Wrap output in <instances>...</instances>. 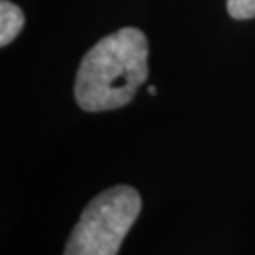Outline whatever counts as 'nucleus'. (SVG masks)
Listing matches in <instances>:
<instances>
[{
    "label": "nucleus",
    "mask_w": 255,
    "mask_h": 255,
    "mask_svg": "<svg viewBox=\"0 0 255 255\" xmlns=\"http://www.w3.org/2000/svg\"><path fill=\"white\" fill-rule=\"evenodd\" d=\"M147 78V40L134 27L99 40L83 55L74 95L85 112H108L127 106Z\"/></svg>",
    "instance_id": "1"
},
{
    "label": "nucleus",
    "mask_w": 255,
    "mask_h": 255,
    "mask_svg": "<svg viewBox=\"0 0 255 255\" xmlns=\"http://www.w3.org/2000/svg\"><path fill=\"white\" fill-rule=\"evenodd\" d=\"M142 208L136 189L116 185L95 197L82 212L64 255H118Z\"/></svg>",
    "instance_id": "2"
},
{
    "label": "nucleus",
    "mask_w": 255,
    "mask_h": 255,
    "mask_svg": "<svg viewBox=\"0 0 255 255\" xmlns=\"http://www.w3.org/2000/svg\"><path fill=\"white\" fill-rule=\"evenodd\" d=\"M23 25H25L23 9L9 0H2L0 2V46L6 47L8 44H11L23 30Z\"/></svg>",
    "instance_id": "3"
},
{
    "label": "nucleus",
    "mask_w": 255,
    "mask_h": 255,
    "mask_svg": "<svg viewBox=\"0 0 255 255\" xmlns=\"http://www.w3.org/2000/svg\"><path fill=\"white\" fill-rule=\"evenodd\" d=\"M227 11L235 19H254L255 0H227Z\"/></svg>",
    "instance_id": "4"
}]
</instances>
